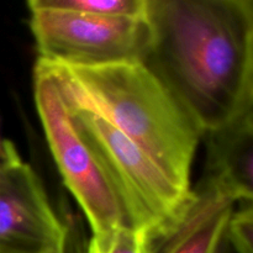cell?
<instances>
[{"instance_id": "9", "label": "cell", "mask_w": 253, "mask_h": 253, "mask_svg": "<svg viewBox=\"0 0 253 253\" xmlns=\"http://www.w3.org/2000/svg\"><path fill=\"white\" fill-rule=\"evenodd\" d=\"M30 10L52 9L104 17L146 19L147 0H30Z\"/></svg>"}, {"instance_id": "6", "label": "cell", "mask_w": 253, "mask_h": 253, "mask_svg": "<svg viewBox=\"0 0 253 253\" xmlns=\"http://www.w3.org/2000/svg\"><path fill=\"white\" fill-rule=\"evenodd\" d=\"M68 230L15 150L0 169V253H67Z\"/></svg>"}, {"instance_id": "8", "label": "cell", "mask_w": 253, "mask_h": 253, "mask_svg": "<svg viewBox=\"0 0 253 253\" xmlns=\"http://www.w3.org/2000/svg\"><path fill=\"white\" fill-rule=\"evenodd\" d=\"M205 136L208 153L203 178L234 202H252L253 110Z\"/></svg>"}, {"instance_id": "3", "label": "cell", "mask_w": 253, "mask_h": 253, "mask_svg": "<svg viewBox=\"0 0 253 253\" xmlns=\"http://www.w3.org/2000/svg\"><path fill=\"white\" fill-rule=\"evenodd\" d=\"M56 82L74 128L113 184L128 226L146 230L151 242L162 239L184 214L192 190L178 187L132 141L71 89Z\"/></svg>"}, {"instance_id": "10", "label": "cell", "mask_w": 253, "mask_h": 253, "mask_svg": "<svg viewBox=\"0 0 253 253\" xmlns=\"http://www.w3.org/2000/svg\"><path fill=\"white\" fill-rule=\"evenodd\" d=\"M86 253H153V250L146 230L120 226L105 236L91 237Z\"/></svg>"}, {"instance_id": "11", "label": "cell", "mask_w": 253, "mask_h": 253, "mask_svg": "<svg viewBox=\"0 0 253 253\" xmlns=\"http://www.w3.org/2000/svg\"><path fill=\"white\" fill-rule=\"evenodd\" d=\"M252 202L241 203V208L232 212L225 235L237 253H253Z\"/></svg>"}, {"instance_id": "13", "label": "cell", "mask_w": 253, "mask_h": 253, "mask_svg": "<svg viewBox=\"0 0 253 253\" xmlns=\"http://www.w3.org/2000/svg\"><path fill=\"white\" fill-rule=\"evenodd\" d=\"M5 143H6V140H2L1 135H0V151H1V150H4V147H5Z\"/></svg>"}, {"instance_id": "1", "label": "cell", "mask_w": 253, "mask_h": 253, "mask_svg": "<svg viewBox=\"0 0 253 253\" xmlns=\"http://www.w3.org/2000/svg\"><path fill=\"white\" fill-rule=\"evenodd\" d=\"M146 21L142 63L203 136L253 110L252 0H147Z\"/></svg>"}, {"instance_id": "4", "label": "cell", "mask_w": 253, "mask_h": 253, "mask_svg": "<svg viewBox=\"0 0 253 253\" xmlns=\"http://www.w3.org/2000/svg\"><path fill=\"white\" fill-rule=\"evenodd\" d=\"M37 113L67 188L85 214L93 236L101 237L128 226L125 210L94 153L78 135L56 79L35 67Z\"/></svg>"}, {"instance_id": "5", "label": "cell", "mask_w": 253, "mask_h": 253, "mask_svg": "<svg viewBox=\"0 0 253 253\" xmlns=\"http://www.w3.org/2000/svg\"><path fill=\"white\" fill-rule=\"evenodd\" d=\"M30 27L40 59L74 67L142 62L148 48L146 19L104 17L32 9Z\"/></svg>"}, {"instance_id": "2", "label": "cell", "mask_w": 253, "mask_h": 253, "mask_svg": "<svg viewBox=\"0 0 253 253\" xmlns=\"http://www.w3.org/2000/svg\"><path fill=\"white\" fill-rule=\"evenodd\" d=\"M190 192V168L202 131L167 86L142 63L74 67L37 61Z\"/></svg>"}, {"instance_id": "7", "label": "cell", "mask_w": 253, "mask_h": 253, "mask_svg": "<svg viewBox=\"0 0 253 253\" xmlns=\"http://www.w3.org/2000/svg\"><path fill=\"white\" fill-rule=\"evenodd\" d=\"M234 204L229 195L202 178L179 221L152 242L153 253H217Z\"/></svg>"}, {"instance_id": "12", "label": "cell", "mask_w": 253, "mask_h": 253, "mask_svg": "<svg viewBox=\"0 0 253 253\" xmlns=\"http://www.w3.org/2000/svg\"><path fill=\"white\" fill-rule=\"evenodd\" d=\"M15 150H16V148H15V146L12 145V142H10V141L6 140L4 150L0 151V169H1L2 166H4L5 162L9 160V157L12 155V152H14Z\"/></svg>"}]
</instances>
